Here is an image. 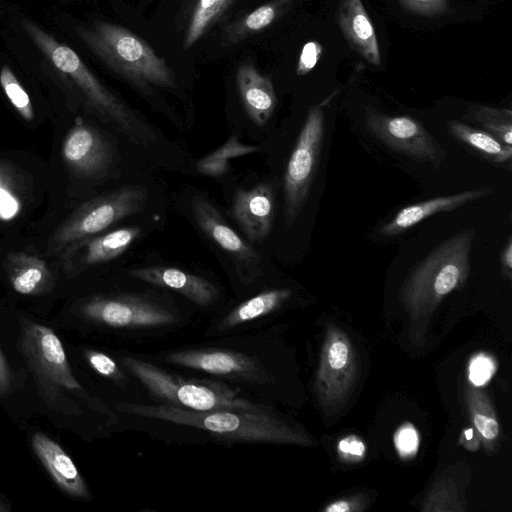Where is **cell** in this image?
Returning <instances> with one entry per match:
<instances>
[{
	"instance_id": "1",
	"label": "cell",
	"mask_w": 512,
	"mask_h": 512,
	"mask_svg": "<svg viewBox=\"0 0 512 512\" xmlns=\"http://www.w3.org/2000/svg\"><path fill=\"white\" fill-rule=\"evenodd\" d=\"M475 231L468 228L438 245L405 280L400 300L409 320V336L415 346L426 339L428 322L442 300L463 287L469 277Z\"/></svg>"
},
{
	"instance_id": "2",
	"label": "cell",
	"mask_w": 512,
	"mask_h": 512,
	"mask_svg": "<svg viewBox=\"0 0 512 512\" xmlns=\"http://www.w3.org/2000/svg\"><path fill=\"white\" fill-rule=\"evenodd\" d=\"M119 409L136 416L197 428L236 442L314 445L302 428L290 424L270 409L193 411L167 404L130 403L121 404Z\"/></svg>"
},
{
	"instance_id": "3",
	"label": "cell",
	"mask_w": 512,
	"mask_h": 512,
	"mask_svg": "<svg viewBox=\"0 0 512 512\" xmlns=\"http://www.w3.org/2000/svg\"><path fill=\"white\" fill-rule=\"evenodd\" d=\"M77 34L99 59L134 85L175 87V75L167 62L132 31L98 21L78 27Z\"/></svg>"
},
{
	"instance_id": "4",
	"label": "cell",
	"mask_w": 512,
	"mask_h": 512,
	"mask_svg": "<svg viewBox=\"0 0 512 512\" xmlns=\"http://www.w3.org/2000/svg\"><path fill=\"white\" fill-rule=\"evenodd\" d=\"M121 363L162 404L193 411L267 410L220 383L181 378L135 357H123Z\"/></svg>"
},
{
	"instance_id": "5",
	"label": "cell",
	"mask_w": 512,
	"mask_h": 512,
	"mask_svg": "<svg viewBox=\"0 0 512 512\" xmlns=\"http://www.w3.org/2000/svg\"><path fill=\"white\" fill-rule=\"evenodd\" d=\"M27 35L45 57L77 85L89 105L102 117L115 124L131 139L141 141L148 132L134 113L114 96L89 70L79 55L30 20H23Z\"/></svg>"
},
{
	"instance_id": "6",
	"label": "cell",
	"mask_w": 512,
	"mask_h": 512,
	"mask_svg": "<svg viewBox=\"0 0 512 512\" xmlns=\"http://www.w3.org/2000/svg\"><path fill=\"white\" fill-rule=\"evenodd\" d=\"M147 199L145 187L126 185L84 203L53 234V249L62 250L96 235L122 218L141 211Z\"/></svg>"
},
{
	"instance_id": "7",
	"label": "cell",
	"mask_w": 512,
	"mask_h": 512,
	"mask_svg": "<svg viewBox=\"0 0 512 512\" xmlns=\"http://www.w3.org/2000/svg\"><path fill=\"white\" fill-rule=\"evenodd\" d=\"M332 96L310 109L288 160L284 175L285 221L288 226L300 214L314 180L324 136V108Z\"/></svg>"
},
{
	"instance_id": "8",
	"label": "cell",
	"mask_w": 512,
	"mask_h": 512,
	"mask_svg": "<svg viewBox=\"0 0 512 512\" xmlns=\"http://www.w3.org/2000/svg\"><path fill=\"white\" fill-rule=\"evenodd\" d=\"M357 377V355L350 338L335 326L327 327L315 382L317 399L326 416L342 409Z\"/></svg>"
},
{
	"instance_id": "9",
	"label": "cell",
	"mask_w": 512,
	"mask_h": 512,
	"mask_svg": "<svg viewBox=\"0 0 512 512\" xmlns=\"http://www.w3.org/2000/svg\"><path fill=\"white\" fill-rule=\"evenodd\" d=\"M365 124L384 145L415 161L439 168L446 158V151L433 135L410 116H391L370 108L365 113Z\"/></svg>"
},
{
	"instance_id": "10",
	"label": "cell",
	"mask_w": 512,
	"mask_h": 512,
	"mask_svg": "<svg viewBox=\"0 0 512 512\" xmlns=\"http://www.w3.org/2000/svg\"><path fill=\"white\" fill-rule=\"evenodd\" d=\"M82 313L93 322L117 329L161 328L176 322L173 311L134 296L96 297L83 305Z\"/></svg>"
},
{
	"instance_id": "11",
	"label": "cell",
	"mask_w": 512,
	"mask_h": 512,
	"mask_svg": "<svg viewBox=\"0 0 512 512\" xmlns=\"http://www.w3.org/2000/svg\"><path fill=\"white\" fill-rule=\"evenodd\" d=\"M22 350L41 380L68 390H80L69 365L64 347L52 329L25 322L22 326Z\"/></svg>"
},
{
	"instance_id": "12",
	"label": "cell",
	"mask_w": 512,
	"mask_h": 512,
	"mask_svg": "<svg viewBox=\"0 0 512 512\" xmlns=\"http://www.w3.org/2000/svg\"><path fill=\"white\" fill-rule=\"evenodd\" d=\"M166 362L193 370L241 381H261L260 362L244 353L224 349H185L165 354Z\"/></svg>"
},
{
	"instance_id": "13",
	"label": "cell",
	"mask_w": 512,
	"mask_h": 512,
	"mask_svg": "<svg viewBox=\"0 0 512 512\" xmlns=\"http://www.w3.org/2000/svg\"><path fill=\"white\" fill-rule=\"evenodd\" d=\"M62 154L70 170L82 177L102 175L113 161V152L106 139L85 124H77L70 130Z\"/></svg>"
},
{
	"instance_id": "14",
	"label": "cell",
	"mask_w": 512,
	"mask_h": 512,
	"mask_svg": "<svg viewBox=\"0 0 512 512\" xmlns=\"http://www.w3.org/2000/svg\"><path fill=\"white\" fill-rule=\"evenodd\" d=\"M232 214L249 241L266 239L275 216V196L271 185L262 183L249 190H237Z\"/></svg>"
},
{
	"instance_id": "15",
	"label": "cell",
	"mask_w": 512,
	"mask_h": 512,
	"mask_svg": "<svg viewBox=\"0 0 512 512\" xmlns=\"http://www.w3.org/2000/svg\"><path fill=\"white\" fill-rule=\"evenodd\" d=\"M492 192L491 187H480L408 205L384 224L380 228V233L385 237L396 236L432 215L458 209L469 202L487 197Z\"/></svg>"
},
{
	"instance_id": "16",
	"label": "cell",
	"mask_w": 512,
	"mask_h": 512,
	"mask_svg": "<svg viewBox=\"0 0 512 512\" xmlns=\"http://www.w3.org/2000/svg\"><path fill=\"white\" fill-rule=\"evenodd\" d=\"M141 235V228L132 226L113 230L98 237H90L76 242L66 249V268L73 271L77 266L94 265L111 261L122 255Z\"/></svg>"
},
{
	"instance_id": "17",
	"label": "cell",
	"mask_w": 512,
	"mask_h": 512,
	"mask_svg": "<svg viewBox=\"0 0 512 512\" xmlns=\"http://www.w3.org/2000/svg\"><path fill=\"white\" fill-rule=\"evenodd\" d=\"M190 206L201 230L223 250L241 262L254 263L260 260L258 253L226 223L204 196H194Z\"/></svg>"
},
{
	"instance_id": "18",
	"label": "cell",
	"mask_w": 512,
	"mask_h": 512,
	"mask_svg": "<svg viewBox=\"0 0 512 512\" xmlns=\"http://www.w3.org/2000/svg\"><path fill=\"white\" fill-rule=\"evenodd\" d=\"M336 19L350 47L374 66L381 64L376 31L362 0H342Z\"/></svg>"
},
{
	"instance_id": "19",
	"label": "cell",
	"mask_w": 512,
	"mask_h": 512,
	"mask_svg": "<svg viewBox=\"0 0 512 512\" xmlns=\"http://www.w3.org/2000/svg\"><path fill=\"white\" fill-rule=\"evenodd\" d=\"M129 274L144 282L172 289L202 307L211 305L218 297V289L214 284L175 267L135 268Z\"/></svg>"
},
{
	"instance_id": "20",
	"label": "cell",
	"mask_w": 512,
	"mask_h": 512,
	"mask_svg": "<svg viewBox=\"0 0 512 512\" xmlns=\"http://www.w3.org/2000/svg\"><path fill=\"white\" fill-rule=\"evenodd\" d=\"M33 450L55 483L68 495L87 499L89 489L70 456L54 440L43 433L32 435Z\"/></svg>"
},
{
	"instance_id": "21",
	"label": "cell",
	"mask_w": 512,
	"mask_h": 512,
	"mask_svg": "<svg viewBox=\"0 0 512 512\" xmlns=\"http://www.w3.org/2000/svg\"><path fill=\"white\" fill-rule=\"evenodd\" d=\"M236 83L247 115L257 126H264L277 105L272 81L252 64H242L237 70Z\"/></svg>"
},
{
	"instance_id": "22",
	"label": "cell",
	"mask_w": 512,
	"mask_h": 512,
	"mask_svg": "<svg viewBox=\"0 0 512 512\" xmlns=\"http://www.w3.org/2000/svg\"><path fill=\"white\" fill-rule=\"evenodd\" d=\"M8 274L13 289L24 295L42 293L53 284V277L46 263L23 253L9 256Z\"/></svg>"
},
{
	"instance_id": "23",
	"label": "cell",
	"mask_w": 512,
	"mask_h": 512,
	"mask_svg": "<svg viewBox=\"0 0 512 512\" xmlns=\"http://www.w3.org/2000/svg\"><path fill=\"white\" fill-rule=\"evenodd\" d=\"M289 289H273L240 303L227 313L217 326L219 331H227L264 317L277 310L291 297Z\"/></svg>"
},
{
	"instance_id": "24",
	"label": "cell",
	"mask_w": 512,
	"mask_h": 512,
	"mask_svg": "<svg viewBox=\"0 0 512 512\" xmlns=\"http://www.w3.org/2000/svg\"><path fill=\"white\" fill-rule=\"evenodd\" d=\"M466 405L473 428L476 430L485 451L495 450L500 426L487 393L469 385L466 389Z\"/></svg>"
},
{
	"instance_id": "25",
	"label": "cell",
	"mask_w": 512,
	"mask_h": 512,
	"mask_svg": "<svg viewBox=\"0 0 512 512\" xmlns=\"http://www.w3.org/2000/svg\"><path fill=\"white\" fill-rule=\"evenodd\" d=\"M450 134L478 152L488 161L506 165L512 161V146L504 144L491 133L473 128L457 120L447 122Z\"/></svg>"
},
{
	"instance_id": "26",
	"label": "cell",
	"mask_w": 512,
	"mask_h": 512,
	"mask_svg": "<svg viewBox=\"0 0 512 512\" xmlns=\"http://www.w3.org/2000/svg\"><path fill=\"white\" fill-rule=\"evenodd\" d=\"M294 1L295 0H272L259 6L226 28L224 33L225 43L227 45L237 44L245 38L266 29L272 25Z\"/></svg>"
},
{
	"instance_id": "27",
	"label": "cell",
	"mask_w": 512,
	"mask_h": 512,
	"mask_svg": "<svg viewBox=\"0 0 512 512\" xmlns=\"http://www.w3.org/2000/svg\"><path fill=\"white\" fill-rule=\"evenodd\" d=\"M456 472L442 473L428 490L421 510L427 512H462L466 510Z\"/></svg>"
},
{
	"instance_id": "28",
	"label": "cell",
	"mask_w": 512,
	"mask_h": 512,
	"mask_svg": "<svg viewBox=\"0 0 512 512\" xmlns=\"http://www.w3.org/2000/svg\"><path fill=\"white\" fill-rule=\"evenodd\" d=\"M233 0H196L184 38L190 48L220 19Z\"/></svg>"
},
{
	"instance_id": "29",
	"label": "cell",
	"mask_w": 512,
	"mask_h": 512,
	"mask_svg": "<svg viewBox=\"0 0 512 512\" xmlns=\"http://www.w3.org/2000/svg\"><path fill=\"white\" fill-rule=\"evenodd\" d=\"M466 115L501 142L512 146V111L510 109L472 105L468 107Z\"/></svg>"
},
{
	"instance_id": "30",
	"label": "cell",
	"mask_w": 512,
	"mask_h": 512,
	"mask_svg": "<svg viewBox=\"0 0 512 512\" xmlns=\"http://www.w3.org/2000/svg\"><path fill=\"white\" fill-rule=\"evenodd\" d=\"M0 85L18 113L27 121L34 118L33 105L24 87L8 66L0 69Z\"/></svg>"
},
{
	"instance_id": "31",
	"label": "cell",
	"mask_w": 512,
	"mask_h": 512,
	"mask_svg": "<svg viewBox=\"0 0 512 512\" xmlns=\"http://www.w3.org/2000/svg\"><path fill=\"white\" fill-rule=\"evenodd\" d=\"M21 206L12 171L8 165L0 163V220H13L20 213Z\"/></svg>"
},
{
	"instance_id": "32",
	"label": "cell",
	"mask_w": 512,
	"mask_h": 512,
	"mask_svg": "<svg viewBox=\"0 0 512 512\" xmlns=\"http://www.w3.org/2000/svg\"><path fill=\"white\" fill-rule=\"evenodd\" d=\"M394 445L402 459L413 458L419 447V434L414 425L410 422L400 425L394 434Z\"/></svg>"
},
{
	"instance_id": "33",
	"label": "cell",
	"mask_w": 512,
	"mask_h": 512,
	"mask_svg": "<svg viewBox=\"0 0 512 512\" xmlns=\"http://www.w3.org/2000/svg\"><path fill=\"white\" fill-rule=\"evenodd\" d=\"M496 370L495 361L485 353H479L471 358L469 363V380L474 386L485 385Z\"/></svg>"
},
{
	"instance_id": "34",
	"label": "cell",
	"mask_w": 512,
	"mask_h": 512,
	"mask_svg": "<svg viewBox=\"0 0 512 512\" xmlns=\"http://www.w3.org/2000/svg\"><path fill=\"white\" fill-rule=\"evenodd\" d=\"M336 452L342 462L359 463L365 458L366 445L360 437L350 434L339 440Z\"/></svg>"
},
{
	"instance_id": "35",
	"label": "cell",
	"mask_w": 512,
	"mask_h": 512,
	"mask_svg": "<svg viewBox=\"0 0 512 512\" xmlns=\"http://www.w3.org/2000/svg\"><path fill=\"white\" fill-rule=\"evenodd\" d=\"M90 366L100 375L114 381L124 380V374L116 362L108 355L95 350H88L85 353Z\"/></svg>"
},
{
	"instance_id": "36",
	"label": "cell",
	"mask_w": 512,
	"mask_h": 512,
	"mask_svg": "<svg viewBox=\"0 0 512 512\" xmlns=\"http://www.w3.org/2000/svg\"><path fill=\"white\" fill-rule=\"evenodd\" d=\"M408 11L425 16L436 17L448 9L449 0H398Z\"/></svg>"
},
{
	"instance_id": "37",
	"label": "cell",
	"mask_w": 512,
	"mask_h": 512,
	"mask_svg": "<svg viewBox=\"0 0 512 512\" xmlns=\"http://www.w3.org/2000/svg\"><path fill=\"white\" fill-rule=\"evenodd\" d=\"M323 54V46L316 40L308 41L301 50L297 63L296 74H308L319 62Z\"/></svg>"
},
{
	"instance_id": "38",
	"label": "cell",
	"mask_w": 512,
	"mask_h": 512,
	"mask_svg": "<svg viewBox=\"0 0 512 512\" xmlns=\"http://www.w3.org/2000/svg\"><path fill=\"white\" fill-rule=\"evenodd\" d=\"M259 148L241 144L236 135L231 136L220 148L209 154L214 158L229 160L231 158L240 157L246 154L254 153Z\"/></svg>"
},
{
	"instance_id": "39",
	"label": "cell",
	"mask_w": 512,
	"mask_h": 512,
	"mask_svg": "<svg viewBox=\"0 0 512 512\" xmlns=\"http://www.w3.org/2000/svg\"><path fill=\"white\" fill-rule=\"evenodd\" d=\"M368 505L366 495L357 494L349 497L335 499L328 503L324 508V512H359L364 510Z\"/></svg>"
},
{
	"instance_id": "40",
	"label": "cell",
	"mask_w": 512,
	"mask_h": 512,
	"mask_svg": "<svg viewBox=\"0 0 512 512\" xmlns=\"http://www.w3.org/2000/svg\"><path fill=\"white\" fill-rule=\"evenodd\" d=\"M197 170L207 176H221L228 172L229 162L219 158H214L210 155L202 158L197 163Z\"/></svg>"
},
{
	"instance_id": "41",
	"label": "cell",
	"mask_w": 512,
	"mask_h": 512,
	"mask_svg": "<svg viewBox=\"0 0 512 512\" xmlns=\"http://www.w3.org/2000/svg\"><path fill=\"white\" fill-rule=\"evenodd\" d=\"M458 445L468 451H477L480 448V438L473 427L464 429L459 437Z\"/></svg>"
},
{
	"instance_id": "42",
	"label": "cell",
	"mask_w": 512,
	"mask_h": 512,
	"mask_svg": "<svg viewBox=\"0 0 512 512\" xmlns=\"http://www.w3.org/2000/svg\"><path fill=\"white\" fill-rule=\"evenodd\" d=\"M501 270L503 277L511 280L512 276V239L509 237L505 247L502 250L501 257Z\"/></svg>"
},
{
	"instance_id": "43",
	"label": "cell",
	"mask_w": 512,
	"mask_h": 512,
	"mask_svg": "<svg viewBox=\"0 0 512 512\" xmlns=\"http://www.w3.org/2000/svg\"><path fill=\"white\" fill-rule=\"evenodd\" d=\"M11 386V374L7 361L0 348V395L5 394Z\"/></svg>"
},
{
	"instance_id": "44",
	"label": "cell",
	"mask_w": 512,
	"mask_h": 512,
	"mask_svg": "<svg viewBox=\"0 0 512 512\" xmlns=\"http://www.w3.org/2000/svg\"><path fill=\"white\" fill-rule=\"evenodd\" d=\"M10 509L9 505H7L4 501L0 499V512H6Z\"/></svg>"
}]
</instances>
